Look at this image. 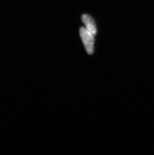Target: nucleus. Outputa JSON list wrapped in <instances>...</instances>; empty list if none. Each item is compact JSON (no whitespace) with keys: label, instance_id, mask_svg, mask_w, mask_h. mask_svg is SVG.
<instances>
[{"label":"nucleus","instance_id":"obj_2","mask_svg":"<svg viewBox=\"0 0 154 155\" xmlns=\"http://www.w3.org/2000/svg\"><path fill=\"white\" fill-rule=\"evenodd\" d=\"M82 20L86 26V29L92 34L96 35L97 33L96 24L94 19L87 14H84L82 16Z\"/></svg>","mask_w":154,"mask_h":155},{"label":"nucleus","instance_id":"obj_1","mask_svg":"<svg viewBox=\"0 0 154 155\" xmlns=\"http://www.w3.org/2000/svg\"><path fill=\"white\" fill-rule=\"evenodd\" d=\"M80 34L84 45L85 48L89 54H93L94 51V38L93 36L86 28L81 27L80 29Z\"/></svg>","mask_w":154,"mask_h":155}]
</instances>
